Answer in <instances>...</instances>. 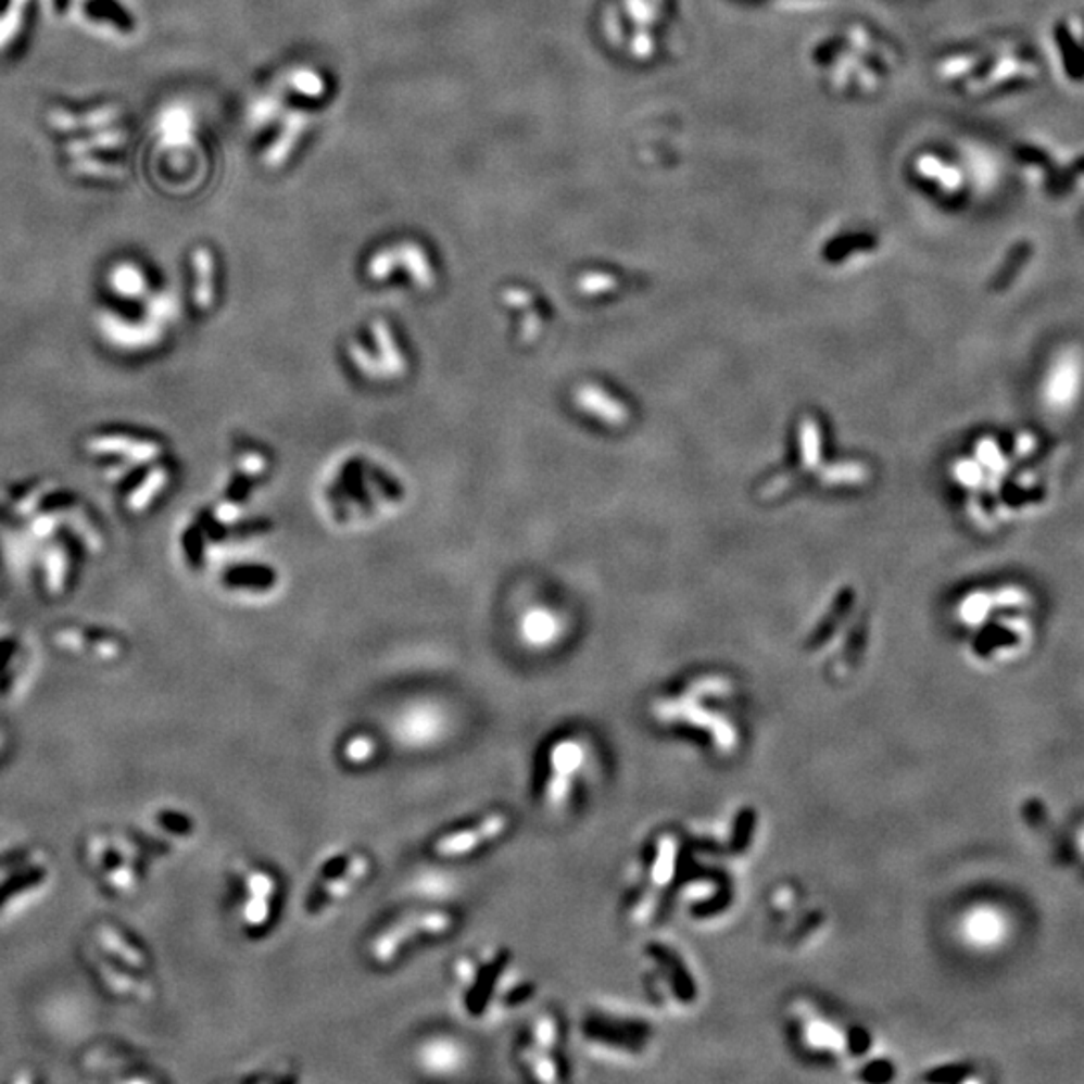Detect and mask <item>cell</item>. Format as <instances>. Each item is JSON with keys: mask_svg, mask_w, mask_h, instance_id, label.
<instances>
[{"mask_svg": "<svg viewBox=\"0 0 1084 1084\" xmlns=\"http://www.w3.org/2000/svg\"><path fill=\"white\" fill-rule=\"evenodd\" d=\"M71 172L79 173V175H85V177H97V179H121L125 172L121 165H113V163H103V161L87 160V157H80L71 165Z\"/></svg>", "mask_w": 1084, "mask_h": 1084, "instance_id": "29", "label": "cell"}, {"mask_svg": "<svg viewBox=\"0 0 1084 1084\" xmlns=\"http://www.w3.org/2000/svg\"><path fill=\"white\" fill-rule=\"evenodd\" d=\"M454 925L456 918L446 910L424 908L404 913L371 938L370 958L376 965H392L416 938H440L449 934Z\"/></svg>", "mask_w": 1084, "mask_h": 1084, "instance_id": "3", "label": "cell"}, {"mask_svg": "<svg viewBox=\"0 0 1084 1084\" xmlns=\"http://www.w3.org/2000/svg\"><path fill=\"white\" fill-rule=\"evenodd\" d=\"M520 1058H522L525 1067L532 1074V1079H537L541 1083H555L556 1079H558L553 1053H546V1050H542L539 1046L527 1043V1045L520 1048Z\"/></svg>", "mask_w": 1084, "mask_h": 1084, "instance_id": "16", "label": "cell"}, {"mask_svg": "<svg viewBox=\"0 0 1084 1084\" xmlns=\"http://www.w3.org/2000/svg\"><path fill=\"white\" fill-rule=\"evenodd\" d=\"M167 484V470L165 468H155L147 475L146 480L133 490L131 496H129V508L133 513H143L147 506L151 504V501L160 494L163 487Z\"/></svg>", "mask_w": 1084, "mask_h": 1084, "instance_id": "18", "label": "cell"}, {"mask_svg": "<svg viewBox=\"0 0 1084 1084\" xmlns=\"http://www.w3.org/2000/svg\"><path fill=\"white\" fill-rule=\"evenodd\" d=\"M615 288V279L608 278V276H587L582 279L581 290L587 291V293H601V291H608Z\"/></svg>", "mask_w": 1084, "mask_h": 1084, "instance_id": "32", "label": "cell"}, {"mask_svg": "<svg viewBox=\"0 0 1084 1084\" xmlns=\"http://www.w3.org/2000/svg\"><path fill=\"white\" fill-rule=\"evenodd\" d=\"M1074 847L1079 852V856L1084 860V823L1079 825V830L1074 833Z\"/></svg>", "mask_w": 1084, "mask_h": 1084, "instance_id": "35", "label": "cell"}, {"mask_svg": "<svg viewBox=\"0 0 1084 1084\" xmlns=\"http://www.w3.org/2000/svg\"><path fill=\"white\" fill-rule=\"evenodd\" d=\"M790 484H792V478L790 477L771 478V480L767 482L766 487H764V492H761V496H764V499H769V496H776V494H780L781 490L787 489Z\"/></svg>", "mask_w": 1084, "mask_h": 1084, "instance_id": "33", "label": "cell"}, {"mask_svg": "<svg viewBox=\"0 0 1084 1084\" xmlns=\"http://www.w3.org/2000/svg\"><path fill=\"white\" fill-rule=\"evenodd\" d=\"M53 641L56 647L68 651V653H85V648H87V636L77 629H63L54 635Z\"/></svg>", "mask_w": 1084, "mask_h": 1084, "instance_id": "31", "label": "cell"}, {"mask_svg": "<svg viewBox=\"0 0 1084 1084\" xmlns=\"http://www.w3.org/2000/svg\"><path fill=\"white\" fill-rule=\"evenodd\" d=\"M54 525H56V522H54L53 516H42V518L37 520V525H35V532H37L39 537H45L47 532H51V530L54 529Z\"/></svg>", "mask_w": 1084, "mask_h": 1084, "instance_id": "34", "label": "cell"}, {"mask_svg": "<svg viewBox=\"0 0 1084 1084\" xmlns=\"http://www.w3.org/2000/svg\"><path fill=\"white\" fill-rule=\"evenodd\" d=\"M241 887L243 894L260 896V898L274 899L278 896V880L276 875L262 868H250L241 875Z\"/></svg>", "mask_w": 1084, "mask_h": 1084, "instance_id": "22", "label": "cell"}, {"mask_svg": "<svg viewBox=\"0 0 1084 1084\" xmlns=\"http://www.w3.org/2000/svg\"><path fill=\"white\" fill-rule=\"evenodd\" d=\"M575 402L581 406L582 411L601 418L603 423L617 426V424L627 423V418H629V412L621 402L607 396V392H603L593 383H587V386L579 388L575 392Z\"/></svg>", "mask_w": 1084, "mask_h": 1084, "instance_id": "13", "label": "cell"}, {"mask_svg": "<svg viewBox=\"0 0 1084 1084\" xmlns=\"http://www.w3.org/2000/svg\"><path fill=\"white\" fill-rule=\"evenodd\" d=\"M378 754V745L368 733H354L342 745V757L348 766H368Z\"/></svg>", "mask_w": 1084, "mask_h": 1084, "instance_id": "21", "label": "cell"}, {"mask_svg": "<svg viewBox=\"0 0 1084 1084\" xmlns=\"http://www.w3.org/2000/svg\"><path fill=\"white\" fill-rule=\"evenodd\" d=\"M954 477L968 489H976L982 484V468L979 463L972 461H960L954 464Z\"/></svg>", "mask_w": 1084, "mask_h": 1084, "instance_id": "30", "label": "cell"}, {"mask_svg": "<svg viewBox=\"0 0 1084 1084\" xmlns=\"http://www.w3.org/2000/svg\"><path fill=\"white\" fill-rule=\"evenodd\" d=\"M93 968L94 970H99L94 974H99L101 984L105 986L106 991L113 992L119 998L149 1000L153 996V988L147 982L143 972H137L133 968L127 972L125 970L127 966L119 965V962L106 958L101 953L94 956Z\"/></svg>", "mask_w": 1084, "mask_h": 1084, "instance_id": "9", "label": "cell"}, {"mask_svg": "<svg viewBox=\"0 0 1084 1084\" xmlns=\"http://www.w3.org/2000/svg\"><path fill=\"white\" fill-rule=\"evenodd\" d=\"M87 449L93 454H119L125 461L133 464L151 463L157 458L161 449L151 440H137V438L119 437H94L87 442Z\"/></svg>", "mask_w": 1084, "mask_h": 1084, "instance_id": "11", "label": "cell"}, {"mask_svg": "<svg viewBox=\"0 0 1084 1084\" xmlns=\"http://www.w3.org/2000/svg\"><path fill=\"white\" fill-rule=\"evenodd\" d=\"M125 135H127V133L123 131V129L103 131L99 133L97 137L85 139V141H80V139L79 141H71V143L66 146V149H68V153H71V155H77V157H79V155H89V153H93L94 149H97V151L117 149V147L125 143V139H127Z\"/></svg>", "mask_w": 1084, "mask_h": 1084, "instance_id": "25", "label": "cell"}, {"mask_svg": "<svg viewBox=\"0 0 1084 1084\" xmlns=\"http://www.w3.org/2000/svg\"><path fill=\"white\" fill-rule=\"evenodd\" d=\"M123 109L119 105L97 106L85 113H73L68 109H51L47 113V125L54 131L68 133L79 129H103L119 119Z\"/></svg>", "mask_w": 1084, "mask_h": 1084, "instance_id": "10", "label": "cell"}, {"mask_svg": "<svg viewBox=\"0 0 1084 1084\" xmlns=\"http://www.w3.org/2000/svg\"><path fill=\"white\" fill-rule=\"evenodd\" d=\"M511 825V816L504 811H492L489 816L463 825L458 830L442 833L432 844V854L438 858H463L478 852L480 847L499 840Z\"/></svg>", "mask_w": 1084, "mask_h": 1084, "instance_id": "5", "label": "cell"}, {"mask_svg": "<svg viewBox=\"0 0 1084 1084\" xmlns=\"http://www.w3.org/2000/svg\"><path fill=\"white\" fill-rule=\"evenodd\" d=\"M374 338L378 340V344L382 348V354L386 356V362H383L386 374H390V376L402 374L404 371V357L400 356L396 344L388 331V326L382 322H376L374 324Z\"/></svg>", "mask_w": 1084, "mask_h": 1084, "instance_id": "26", "label": "cell"}, {"mask_svg": "<svg viewBox=\"0 0 1084 1084\" xmlns=\"http://www.w3.org/2000/svg\"><path fill=\"white\" fill-rule=\"evenodd\" d=\"M272 904H274V899L243 894V899L239 904V918H241L243 925L252 928V930H260V928L267 925V922L272 920V913H274Z\"/></svg>", "mask_w": 1084, "mask_h": 1084, "instance_id": "20", "label": "cell"}, {"mask_svg": "<svg viewBox=\"0 0 1084 1084\" xmlns=\"http://www.w3.org/2000/svg\"><path fill=\"white\" fill-rule=\"evenodd\" d=\"M551 776L546 783V802L551 806H563L569 799L572 787V776L582 766V747L577 741H558L553 745L551 754Z\"/></svg>", "mask_w": 1084, "mask_h": 1084, "instance_id": "8", "label": "cell"}, {"mask_svg": "<svg viewBox=\"0 0 1084 1084\" xmlns=\"http://www.w3.org/2000/svg\"><path fill=\"white\" fill-rule=\"evenodd\" d=\"M371 870V860L366 854H354L345 858L340 868L331 870L328 875L319 882L316 896L312 899L314 910H324L330 904H338L350 898Z\"/></svg>", "mask_w": 1084, "mask_h": 1084, "instance_id": "7", "label": "cell"}, {"mask_svg": "<svg viewBox=\"0 0 1084 1084\" xmlns=\"http://www.w3.org/2000/svg\"><path fill=\"white\" fill-rule=\"evenodd\" d=\"M958 932L968 948L976 953H994L1005 948L1012 938L1014 920L998 904H979L960 918Z\"/></svg>", "mask_w": 1084, "mask_h": 1084, "instance_id": "4", "label": "cell"}, {"mask_svg": "<svg viewBox=\"0 0 1084 1084\" xmlns=\"http://www.w3.org/2000/svg\"><path fill=\"white\" fill-rule=\"evenodd\" d=\"M1041 408L1050 416H1069L1084 398V350L1081 345H1062L1048 357L1036 386Z\"/></svg>", "mask_w": 1084, "mask_h": 1084, "instance_id": "1", "label": "cell"}, {"mask_svg": "<svg viewBox=\"0 0 1084 1084\" xmlns=\"http://www.w3.org/2000/svg\"><path fill=\"white\" fill-rule=\"evenodd\" d=\"M870 478L868 466L861 463H837L823 468L820 472V480L830 487H842V484H861Z\"/></svg>", "mask_w": 1084, "mask_h": 1084, "instance_id": "19", "label": "cell"}, {"mask_svg": "<svg viewBox=\"0 0 1084 1084\" xmlns=\"http://www.w3.org/2000/svg\"><path fill=\"white\" fill-rule=\"evenodd\" d=\"M94 944L99 953L119 962V965L133 968L137 972L147 974L151 968V958L147 948L139 940L133 936L129 930H125L119 922H97L94 925Z\"/></svg>", "mask_w": 1084, "mask_h": 1084, "instance_id": "6", "label": "cell"}, {"mask_svg": "<svg viewBox=\"0 0 1084 1084\" xmlns=\"http://www.w3.org/2000/svg\"><path fill=\"white\" fill-rule=\"evenodd\" d=\"M66 553L61 546H53L45 555V584L51 595H59L65 589Z\"/></svg>", "mask_w": 1084, "mask_h": 1084, "instance_id": "24", "label": "cell"}, {"mask_svg": "<svg viewBox=\"0 0 1084 1084\" xmlns=\"http://www.w3.org/2000/svg\"><path fill=\"white\" fill-rule=\"evenodd\" d=\"M560 633V621L546 608H534L522 621V636L529 641L530 645L544 647L555 643Z\"/></svg>", "mask_w": 1084, "mask_h": 1084, "instance_id": "14", "label": "cell"}, {"mask_svg": "<svg viewBox=\"0 0 1084 1084\" xmlns=\"http://www.w3.org/2000/svg\"><path fill=\"white\" fill-rule=\"evenodd\" d=\"M992 607H994V596L984 593V591L972 593L960 603L958 619L968 627H980L982 622L986 621Z\"/></svg>", "mask_w": 1084, "mask_h": 1084, "instance_id": "23", "label": "cell"}, {"mask_svg": "<svg viewBox=\"0 0 1084 1084\" xmlns=\"http://www.w3.org/2000/svg\"><path fill=\"white\" fill-rule=\"evenodd\" d=\"M109 286L123 298H141L147 293L146 274L135 264H117L109 272Z\"/></svg>", "mask_w": 1084, "mask_h": 1084, "instance_id": "15", "label": "cell"}, {"mask_svg": "<svg viewBox=\"0 0 1084 1084\" xmlns=\"http://www.w3.org/2000/svg\"><path fill=\"white\" fill-rule=\"evenodd\" d=\"M129 844L127 837L106 832H93L85 840L87 864L99 873L109 894L119 898H129L141 886L139 849Z\"/></svg>", "mask_w": 1084, "mask_h": 1084, "instance_id": "2", "label": "cell"}, {"mask_svg": "<svg viewBox=\"0 0 1084 1084\" xmlns=\"http://www.w3.org/2000/svg\"><path fill=\"white\" fill-rule=\"evenodd\" d=\"M196 272H198L199 279L198 286H196V302H198L199 307H207L213 300L212 255L199 250L196 253Z\"/></svg>", "mask_w": 1084, "mask_h": 1084, "instance_id": "27", "label": "cell"}, {"mask_svg": "<svg viewBox=\"0 0 1084 1084\" xmlns=\"http://www.w3.org/2000/svg\"><path fill=\"white\" fill-rule=\"evenodd\" d=\"M99 326L106 340L123 350H141L147 345L155 344L160 338L157 328H146V326H133L125 319L105 314L99 318Z\"/></svg>", "mask_w": 1084, "mask_h": 1084, "instance_id": "12", "label": "cell"}, {"mask_svg": "<svg viewBox=\"0 0 1084 1084\" xmlns=\"http://www.w3.org/2000/svg\"><path fill=\"white\" fill-rule=\"evenodd\" d=\"M799 452L802 466L806 470H816L821 461V432L818 424L811 418H804L799 424Z\"/></svg>", "mask_w": 1084, "mask_h": 1084, "instance_id": "17", "label": "cell"}, {"mask_svg": "<svg viewBox=\"0 0 1084 1084\" xmlns=\"http://www.w3.org/2000/svg\"><path fill=\"white\" fill-rule=\"evenodd\" d=\"M556 1022L553 1017L549 1014H541L537 1017L534 1022L530 1024V1045L539 1046L542 1050L546 1053H553V1048L556 1045Z\"/></svg>", "mask_w": 1084, "mask_h": 1084, "instance_id": "28", "label": "cell"}]
</instances>
